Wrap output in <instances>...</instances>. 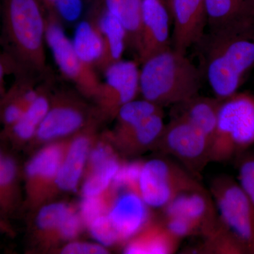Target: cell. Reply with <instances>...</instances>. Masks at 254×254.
Instances as JSON below:
<instances>
[{
  "label": "cell",
  "mask_w": 254,
  "mask_h": 254,
  "mask_svg": "<svg viewBox=\"0 0 254 254\" xmlns=\"http://www.w3.org/2000/svg\"><path fill=\"white\" fill-rule=\"evenodd\" d=\"M103 73L104 80L93 98L96 113L100 118L114 119L124 105L140 93V70L137 62L122 60L110 64Z\"/></svg>",
  "instance_id": "cell-10"
},
{
  "label": "cell",
  "mask_w": 254,
  "mask_h": 254,
  "mask_svg": "<svg viewBox=\"0 0 254 254\" xmlns=\"http://www.w3.org/2000/svg\"><path fill=\"white\" fill-rule=\"evenodd\" d=\"M143 162L122 163L114 177L111 188L116 191L133 190L138 193V182Z\"/></svg>",
  "instance_id": "cell-31"
},
{
  "label": "cell",
  "mask_w": 254,
  "mask_h": 254,
  "mask_svg": "<svg viewBox=\"0 0 254 254\" xmlns=\"http://www.w3.org/2000/svg\"><path fill=\"white\" fill-rule=\"evenodd\" d=\"M170 10L164 0H142L141 47L137 61L144 63L153 55L172 48Z\"/></svg>",
  "instance_id": "cell-13"
},
{
  "label": "cell",
  "mask_w": 254,
  "mask_h": 254,
  "mask_svg": "<svg viewBox=\"0 0 254 254\" xmlns=\"http://www.w3.org/2000/svg\"><path fill=\"white\" fill-rule=\"evenodd\" d=\"M210 191L222 223L254 254V204L240 184L227 175L214 179Z\"/></svg>",
  "instance_id": "cell-5"
},
{
  "label": "cell",
  "mask_w": 254,
  "mask_h": 254,
  "mask_svg": "<svg viewBox=\"0 0 254 254\" xmlns=\"http://www.w3.org/2000/svg\"><path fill=\"white\" fill-rule=\"evenodd\" d=\"M19 168L12 155L0 148V215L13 213L20 200Z\"/></svg>",
  "instance_id": "cell-24"
},
{
  "label": "cell",
  "mask_w": 254,
  "mask_h": 254,
  "mask_svg": "<svg viewBox=\"0 0 254 254\" xmlns=\"http://www.w3.org/2000/svg\"><path fill=\"white\" fill-rule=\"evenodd\" d=\"M162 220L168 231L180 240L184 237L200 235L198 227L187 219L180 217H163Z\"/></svg>",
  "instance_id": "cell-35"
},
{
  "label": "cell",
  "mask_w": 254,
  "mask_h": 254,
  "mask_svg": "<svg viewBox=\"0 0 254 254\" xmlns=\"http://www.w3.org/2000/svg\"><path fill=\"white\" fill-rule=\"evenodd\" d=\"M164 1H165V2H166V4H167V5H168V6L169 0H164Z\"/></svg>",
  "instance_id": "cell-42"
},
{
  "label": "cell",
  "mask_w": 254,
  "mask_h": 254,
  "mask_svg": "<svg viewBox=\"0 0 254 254\" xmlns=\"http://www.w3.org/2000/svg\"><path fill=\"white\" fill-rule=\"evenodd\" d=\"M88 133H80L66 145L56 180V187L64 191H76L83 176L91 150Z\"/></svg>",
  "instance_id": "cell-18"
},
{
  "label": "cell",
  "mask_w": 254,
  "mask_h": 254,
  "mask_svg": "<svg viewBox=\"0 0 254 254\" xmlns=\"http://www.w3.org/2000/svg\"><path fill=\"white\" fill-rule=\"evenodd\" d=\"M0 232L9 234V235H11V232H12L11 227L4 220H1V218H0Z\"/></svg>",
  "instance_id": "cell-40"
},
{
  "label": "cell",
  "mask_w": 254,
  "mask_h": 254,
  "mask_svg": "<svg viewBox=\"0 0 254 254\" xmlns=\"http://www.w3.org/2000/svg\"><path fill=\"white\" fill-rule=\"evenodd\" d=\"M46 21L39 0H2L0 44L15 64L14 76L43 81L53 74L45 48Z\"/></svg>",
  "instance_id": "cell-2"
},
{
  "label": "cell",
  "mask_w": 254,
  "mask_h": 254,
  "mask_svg": "<svg viewBox=\"0 0 254 254\" xmlns=\"http://www.w3.org/2000/svg\"><path fill=\"white\" fill-rule=\"evenodd\" d=\"M203 252L208 254H248L245 246L221 221L204 237Z\"/></svg>",
  "instance_id": "cell-27"
},
{
  "label": "cell",
  "mask_w": 254,
  "mask_h": 254,
  "mask_svg": "<svg viewBox=\"0 0 254 254\" xmlns=\"http://www.w3.org/2000/svg\"><path fill=\"white\" fill-rule=\"evenodd\" d=\"M201 185L185 169L164 158L143 162L138 182V193L153 209H163L177 195Z\"/></svg>",
  "instance_id": "cell-6"
},
{
  "label": "cell",
  "mask_w": 254,
  "mask_h": 254,
  "mask_svg": "<svg viewBox=\"0 0 254 254\" xmlns=\"http://www.w3.org/2000/svg\"><path fill=\"white\" fill-rule=\"evenodd\" d=\"M180 239L173 236L162 220L153 219L127 241L123 252L127 254H170L176 252Z\"/></svg>",
  "instance_id": "cell-19"
},
{
  "label": "cell",
  "mask_w": 254,
  "mask_h": 254,
  "mask_svg": "<svg viewBox=\"0 0 254 254\" xmlns=\"http://www.w3.org/2000/svg\"><path fill=\"white\" fill-rule=\"evenodd\" d=\"M62 253L66 254H105L108 251L100 244L72 242L64 247Z\"/></svg>",
  "instance_id": "cell-38"
},
{
  "label": "cell",
  "mask_w": 254,
  "mask_h": 254,
  "mask_svg": "<svg viewBox=\"0 0 254 254\" xmlns=\"http://www.w3.org/2000/svg\"><path fill=\"white\" fill-rule=\"evenodd\" d=\"M155 148L178 159L190 173H199L210 160V141L198 127L180 116L165 125Z\"/></svg>",
  "instance_id": "cell-9"
},
{
  "label": "cell",
  "mask_w": 254,
  "mask_h": 254,
  "mask_svg": "<svg viewBox=\"0 0 254 254\" xmlns=\"http://www.w3.org/2000/svg\"><path fill=\"white\" fill-rule=\"evenodd\" d=\"M1 21H2V0H0V38H1Z\"/></svg>",
  "instance_id": "cell-41"
},
{
  "label": "cell",
  "mask_w": 254,
  "mask_h": 254,
  "mask_svg": "<svg viewBox=\"0 0 254 254\" xmlns=\"http://www.w3.org/2000/svg\"><path fill=\"white\" fill-rule=\"evenodd\" d=\"M90 16L94 19L103 36L105 53L97 70L103 71L112 64L123 60L127 47V34L120 21L105 11L97 1H92Z\"/></svg>",
  "instance_id": "cell-17"
},
{
  "label": "cell",
  "mask_w": 254,
  "mask_h": 254,
  "mask_svg": "<svg viewBox=\"0 0 254 254\" xmlns=\"http://www.w3.org/2000/svg\"><path fill=\"white\" fill-rule=\"evenodd\" d=\"M161 110L163 108L143 98L131 100L119 110L115 118L118 121L115 129L133 126Z\"/></svg>",
  "instance_id": "cell-29"
},
{
  "label": "cell",
  "mask_w": 254,
  "mask_h": 254,
  "mask_svg": "<svg viewBox=\"0 0 254 254\" xmlns=\"http://www.w3.org/2000/svg\"><path fill=\"white\" fill-rule=\"evenodd\" d=\"M16 68L11 58L4 52L0 53V125L1 110L8 90L6 88V77L8 75H15Z\"/></svg>",
  "instance_id": "cell-37"
},
{
  "label": "cell",
  "mask_w": 254,
  "mask_h": 254,
  "mask_svg": "<svg viewBox=\"0 0 254 254\" xmlns=\"http://www.w3.org/2000/svg\"><path fill=\"white\" fill-rule=\"evenodd\" d=\"M173 20V48L187 55L190 47L199 43L208 26L205 0H169Z\"/></svg>",
  "instance_id": "cell-12"
},
{
  "label": "cell",
  "mask_w": 254,
  "mask_h": 254,
  "mask_svg": "<svg viewBox=\"0 0 254 254\" xmlns=\"http://www.w3.org/2000/svg\"><path fill=\"white\" fill-rule=\"evenodd\" d=\"M73 210L72 207L64 203H50L41 208L37 215L36 224L42 236L54 240L57 232Z\"/></svg>",
  "instance_id": "cell-28"
},
{
  "label": "cell",
  "mask_w": 254,
  "mask_h": 254,
  "mask_svg": "<svg viewBox=\"0 0 254 254\" xmlns=\"http://www.w3.org/2000/svg\"><path fill=\"white\" fill-rule=\"evenodd\" d=\"M141 64L139 92L143 99L163 108L181 104L198 95L203 75L187 55L171 48Z\"/></svg>",
  "instance_id": "cell-3"
},
{
  "label": "cell",
  "mask_w": 254,
  "mask_h": 254,
  "mask_svg": "<svg viewBox=\"0 0 254 254\" xmlns=\"http://www.w3.org/2000/svg\"><path fill=\"white\" fill-rule=\"evenodd\" d=\"M64 143L55 142L46 145L26 164L25 190L28 206H37L50 190L56 187L58 171L67 145Z\"/></svg>",
  "instance_id": "cell-11"
},
{
  "label": "cell",
  "mask_w": 254,
  "mask_h": 254,
  "mask_svg": "<svg viewBox=\"0 0 254 254\" xmlns=\"http://www.w3.org/2000/svg\"><path fill=\"white\" fill-rule=\"evenodd\" d=\"M53 78V74L41 82L36 100L28 107L22 118L4 131L16 143H24L35 138L38 127L50 110Z\"/></svg>",
  "instance_id": "cell-20"
},
{
  "label": "cell",
  "mask_w": 254,
  "mask_h": 254,
  "mask_svg": "<svg viewBox=\"0 0 254 254\" xmlns=\"http://www.w3.org/2000/svg\"><path fill=\"white\" fill-rule=\"evenodd\" d=\"M88 1H91L92 0H88Z\"/></svg>",
  "instance_id": "cell-43"
},
{
  "label": "cell",
  "mask_w": 254,
  "mask_h": 254,
  "mask_svg": "<svg viewBox=\"0 0 254 254\" xmlns=\"http://www.w3.org/2000/svg\"><path fill=\"white\" fill-rule=\"evenodd\" d=\"M122 163L118 156H115L97 166L88 169L87 176L82 186V195L95 196L108 191Z\"/></svg>",
  "instance_id": "cell-26"
},
{
  "label": "cell",
  "mask_w": 254,
  "mask_h": 254,
  "mask_svg": "<svg viewBox=\"0 0 254 254\" xmlns=\"http://www.w3.org/2000/svg\"><path fill=\"white\" fill-rule=\"evenodd\" d=\"M92 1H97L103 9L118 18L126 31L127 48L138 56L141 47L142 0Z\"/></svg>",
  "instance_id": "cell-21"
},
{
  "label": "cell",
  "mask_w": 254,
  "mask_h": 254,
  "mask_svg": "<svg viewBox=\"0 0 254 254\" xmlns=\"http://www.w3.org/2000/svg\"><path fill=\"white\" fill-rule=\"evenodd\" d=\"M221 100L199 95L179 104L181 112L177 116L186 119L203 132L211 143L218 123L219 107Z\"/></svg>",
  "instance_id": "cell-23"
},
{
  "label": "cell",
  "mask_w": 254,
  "mask_h": 254,
  "mask_svg": "<svg viewBox=\"0 0 254 254\" xmlns=\"http://www.w3.org/2000/svg\"><path fill=\"white\" fill-rule=\"evenodd\" d=\"M150 209L137 192L116 191L108 215L121 243H126L154 218Z\"/></svg>",
  "instance_id": "cell-14"
},
{
  "label": "cell",
  "mask_w": 254,
  "mask_h": 254,
  "mask_svg": "<svg viewBox=\"0 0 254 254\" xmlns=\"http://www.w3.org/2000/svg\"><path fill=\"white\" fill-rule=\"evenodd\" d=\"M84 225L79 213L73 209L57 232L55 240H71L78 236Z\"/></svg>",
  "instance_id": "cell-36"
},
{
  "label": "cell",
  "mask_w": 254,
  "mask_h": 254,
  "mask_svg": "<svg viewBox=\"0 0 254 254\" xmlns=\"http://www.w3.org/2000/svg\"><path fill=\"white\" fill-rule=\"evenodd\" d=\"M84 0H61L55 5L53 12L61 22L72 24L81 17Z\"/></svg>",
  "instance_id": "cell-34"
},
{
  "label": "cell",
  "mask_w": 254,
  "mask_h": 254,
  "mask_svg": "<svg viewBox=\"0 0 254 254\" xmlns=\"http://www.w3.org/2000/svg\"><path fill=\"white\" fill-rule=\"evenodd\" d=\"M60 1L61 0H39L40 3L43 6L46 14L53 12L55 5L58 4Z\"/></svg>",
  "instance_id": "cell-39"
},
{
  "label": "cell",
  "mask_w": 254,
  "mask_h": 254,
  "mask_svg": "<svg viewBox=\"0 0 254 254\" xmlns=\"http://www.w3.org/2000/svg\"><path fill=\"white\" fill-rule=\"evenodd\" d=\"M238 159L239 184L254 204V151L247 150Z\"/></svg>",
  "instance_id": "cell-33"
},
{
  "label": "cell",
  "mask_w": 254,
  "mask_h": 254,
  "mask_svg": "<svg viewBox=\"0 0 254 254\" xmlns=\"http://www.w3.org/2000/svg\"><path fill=\"white\" fill-rule=\"evenodd\" d=\"M53 78L51 86V104L49 111L37 129L35 138L49 142L76 133L91 125V111L78 97L79 91L66 88H55Z\"/></svg>",
  "instance_id": "cell-8"
},
{
  "label": "cell",
  "mask_w": 254,
  "mask_h": 254,
  "mask_svg": "<svg viewBox=\"0 0 254 254\" xmlns=\"http://www.w3.org/2000/svg\"><path fill=\"white\" fill-rule=\"evenodd\" d=\"M254 144V98L235 94L221 100L210 143V161L222 163L238 158Z\"/></svg>",
  "instance_id": "cell-4"
},
{
  "label": "cell",
  "mask_w": 254,
  "mask_h": 254,
  "mask_svg": "<svg viewBox=\"0 0 254 254\" xmlns=\"http://www.w3.org/2000/svg\"><path fill=\"white\" fill-rule=\"evenodd\" d=\"M78 58L97 71L105 53L104 41L96 23L91 16L80 21L75 29L72 41Z\"/></svg>",
  "instance_id": "cell-22"
},
{
  "label": "cell",
  "mask_w": 254,
  "mask_h": 254,
  "mask_svg": "<svg viewBox=\"0 0 254 254\" xmlns=\"http://www.w3.org/2000/svg\"><path fill=\"white\" fill-rule=\"evenodd\" d=\"M116 191L110 188L106 193L95 196H83L79 206V213L86 225L94 219L108 213Z\"/></svg>",
  "instance_id": "cell-30"
},
{
  "label": "cell",
  "mask_w": 254,
  "mask_h": 254,
  "mask_svg": "<svg viewBox=\"0 0 254 254\" xmlns=\"http://www.w3.org/2000/svg\"><path fill=\"white\" fill-rule=\"evenodd\" d=\"M46 44L49 47L63 76L87 98H94L100 80L93 66L78 58L72 41L68 38L61 21L54 12L46 14Z\"/></svg>",
  "instance_id": "cell-7"
},
{
  "label": "cell",
  "mask_w": 254,
  "mask_h": 254,
  "mask_svg": "<svg viewBox=\"0 0 254 254\" xmlns=\"http://www.w3.org/2000/svg\"><path fill=\"white\" fill-rule=\"evenodd\" d=\"M86 226L91 236L100 245L108 247L121 244L118 232L110 222L108 213L92 220Z\"/></svg>",
  "instance_id": "cell-32"
},
{
  "label": "cell",
  "mask_w": 254,
  "mask_h": 254,
  "mask_svg": "<svg viewBox=\"0 0 254 254\" xmlns=\"http://www.w3.org/2000/svg\"><path fill=\"white\" fill-rule=\"evenodd\" d=\"M208 28L254 16V0H205Z\"/></svg>",
  "instance_id": "cell-25"
},
{
  "label": "cell",
  "mask_w": 254,
  "mask_h": 254,
  "mask_svg": "<svg viewBox=\"0 0 254 254\" xmlns=\"http://www.w3.org/2000/svg\"><path fill=\"white\" fill-rule=\"evenodd\" d=\"M195 47L200 70L216 98L236 94L242 78L254 65V16L208 28Z\"/></svg>",
  "instance_id": "cell-1"
},
{
  "label": "cell",
  "mask_w": 254,
  "mask_h": 254,
  "mask_svg": "<svg viewBox=\"0 0 254 254\" xmlns=\"http://www.w3.org/2000/svg\"><path fill=\"white\" fill-rule=\"evenodd\" d=\"M165 127L161 110L133 126L115 129L110 138L124 153L135 154L155 148Z\"/></svg>",
  "instance_id": "cell-16"
},
{
  "label": "cell",
  "mask_w": 254,
  "mask_h": 254,
  "mask_svg": "<svg viewBox=\"0 0 254 254\" xmlns=\"http://www.w3.org/2000/svg\"><path fill=\"white\" fill-rule=\"evenodd\" d=\"M210 194L203 188L177 195L163 209V217H180L194 224L203 237L213 231L220 222Z\"/></svg>",
  "instance_id": "cell-15"
}]
</instances>
